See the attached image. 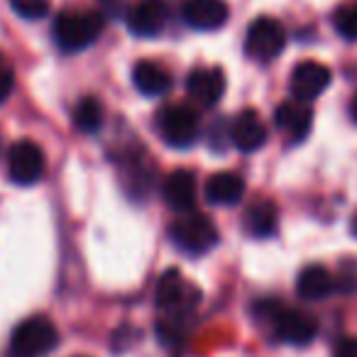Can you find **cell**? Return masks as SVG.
<instances>
[{
  "instance_id": "1",
  "label": "cell",
  "mask_w": 357,
  "mask_h": 357,
  "mask_svg": "<svg viewBox=\"0 0 357 357\" xmlns=\"http://www.w3.org/2000/svg\"><path fill=\"white\" fill-rule=\"evenodd\" d=\"M255 313L272 326L279 340L289 342V345H308L318 333V323L311 313L284 308L277 301H259L255 306Z\"/></svg>"
},
{
  "instance_id": "2",
  "label": "cell",
  "mask_w": 357,
  "mask_h": 357,
  "mask_svg": "<svg viewBox=\"0 0 357 357\" xmlns=\"http://www.w3.org/2000/svg\"><path fill=\"white\" fill-rule=\"evenodd\" d=\"M103 15L93 10H61L54 20V42L64 52H84L103 32Z\"/></svg>"
},
{
  "instance_id": "3",
  "label": "cell",
  "mask_w": 357,
  "mask_h": 357,
  "mask_svg": "<svg viewBox=\"0 0 357 357\" xmlns=\"http://www.w3.org/2000/svg\"><path fill=\"white\" fill-rule=\"evenodd\" d=\"M169 240L181 252L191 255V257H201V255L211 252L218 245V228L206 213L189 211V213H181L169 225Z\"/></svg>"
},
{
  "instance_id": "4",
  "label": "cell",
  "mask_w": 357,
  "mask_h": 357,
  "mask_svg": "<svg viewBox=\"0 0 357 357\" xmlns=\"http://www.w3.org/2000/svg\"><path fill=\"white\" fill-rule=\"evenodd\" d=\"M59 345V331L47 316H30L13 331V357H45Z\"/></svg>"
},
{
  "instance_id": "5",
  "label": "cell",
  "mask_w": 357,
  "mask_h": 357,
  "mask_svg": "<svg viewBox=\"0 0 357 357\" xmlns=\"http://www.w3.org/2000/svg\"><path fill=\"white\" fill-rule=\"evenodd\" d=\"M157 130L169 147L189 149L201 135V118L191 105L172 103L159 110Z\"/></svg>"
},
{
  "instance_id": "6",
  "label": "cell",
  "mask_w": 357,
  "mask_h": 357,
  "mask_svg": "<svg viewBox=\"0 0 357 357\" xmlns=\"http://www.w3.org/2000/svg\"><path fill=\"white\" fill-rule=\"evenodd\" d=\"M287 47V30L282 22L272 17H257L248 27L245 35V52L255 61H274Z\"/></svg>"
},
{
  "instance_id": "7",
  "label": "cell",
  "mask_w": 357,
  "mask_h": 357,
  "mask_svg": "<svg viewBox=\"0 0 357 357\" xmlns=\"http://www.w3.org/2000/svg\"><path fill=\"white\" fill-rule=\"evenodd\" d=\"M201 294L189 279H184L176 269L162 274L157 284V308L169 316H184L199 303Z\"/></svg>"
},
{
  "instance_id": "8",
  "label": "cell",
  "mask_w": 357,
  "mask_h": 357,
  "mask_svg": "<svg viewBox=\"0 0 357 357\" xmlns=\"http://www.w3.org/2000/svg\"><path fill=\"white\" fill-rule=\"evenodd\" d=\"M45 152L32 139H20L8 152V174L17 186H32L45 176Z\"/></svg>"
},
{
  "instance_id": "9",
  "label": "cell",
  "mask_w": 357,
  "mask_h": 357,
  "mask_svg": "<svg viewBox=\"0 0 357 357\" xmlns=\"http://www.w3.org/2000/svg\"><path fill=\"white\" fill-rule=\"evenodd\" d=\"M333 81V74L326 64L321 61H301L294 66L291 79H289V91H291L294 100L298 103H311L318 96L328 91Z\"/></svg>"
},
{
  "instance_id": "10",
  "label": "cell",
  "mask_w": 357,
  "mask_h": 357,
  "mask_svg": "<svg viewBox=\"0 0 357 357\" xmlns=\"http://www.w3.org/2000/svg\"><path fill=\"white\" fill-rule=\"evenodd\" d=\"M164 204L174 211V213H189L196 206V196H199V181L191 169H174L162 186Z\"/></svg>"
},
{
  "instance_id": "11",
  "label": "cell",
  "mask_w": 357,
  "mask_h": 357,
  "mask_svg": "<svg viewBox=\"0 0 357 357\" xmlns=\"http://www.w3.org/2000/svg\"><path fill=\"white\" fill-rule=\"evenodd\" d=\"M189 96L204 108H213L225 93V74L218 66H196L186 79Z\"/></svg>"
},
{
  "instance_id": "12",
  "label": "cell",
  "mask_w": 357,
  "mask_h": 357,
  "mask_svg": "<svg viewBox=\"0 0 357 357\" xmlns=\"http://www.w3.org/2000/svg\"><path fill=\"white\" fill-rule=\"evenodd\" d=\"M230 142L243 154H252L264 147V142H267V125L262 123L257 110L245 108L243 113H238V118L230 125Z\"/></svg>"
},
{
  "instance_id": "13",
  "label": "cell",
  "mask_w": 357,
  "mask_h": 357,
  "mask_svg": "<svg viewBox=\"0 0 357 357\" xmlns=\"http://www.w3.org/2000/svg\"><path fill=\"white\" fill-rule=\"evenodd\" d=\"M181 15L189 27L199 32H215L228 22V6L223 0H186Z\"/></svg>"
},
{
  "instance_id": "14",
  "label": "cell",
  "mask_w": 357,
  "mask_h": 357,
  "mask_svg": "<svg viewBox=\"0 0 357 357\" xmlns=\"http://www.w3.org/2000/svg\"><path fill=\"white\" fill-rule=\"evenodd\" d=\"M169 10L162 0H139L128 13V30L135 37H157L167 27Z\"/></svg>"
},
{
  "instance_id": "15",
  "label": "cell",
  "mask_w": 357,
  "mask_h": 357,
  "mask_svg": "<svg viewBox=\"0 0 357 357\" xmlns=\"http://www.w3.org/2000/svg\"><path fill=\"white\" fill-rule=\"evenodd\" d=\"M274 125H277L282 132H287L294 144L303 142L313 128L311 105L298 103V100H287V103L277 105V110H274Z\"/></svg>"
},
{
  "instance_id": "16",
  "label": "cell",
  "mask_w": 357,
  "mask_h": 357,
  "mask_svg": "<svg viewBox=\"0 0 357 357\" xmlns=\"http://www.w3.org/2000/svg\"><path fill=\"white\" fill-rule=\"evenodd\" d=\"M132 84L147 98H159V96H167L172 91V76L157 61H137L132 69Z\"/></svg>"
},
{
  "instance_id": "17",
  "label": "cell",
  "mask_w": 357,
  "mask_h": 357,
  "mask_svg": "<svg viewBox=\"0 0 357 357\" xmlns=\"http://www.w3.org/2000/svg\"><path fill=\"white\" fill-rule=\"evenodd\" d=\"M204 194L213 206H235L245 194V181L235 172H218L206 178Z\"/></svg>"
},
{
  "instance_id": "18",
  "label": "cell",
  "mask_w": 357,
  "mask_h": 357,
  "mask_svg": "<svg viewBox=\"0 0 357 357\" xmlns=\"http://www.w3.org/2000/svg\"><path fill=\"white\" fill-rule=\"evenodd\" d=\"M279 225V208L274 201L257 199L245 211V230L252 238H272Z\"/></svg>"
},
{
  "instance_id": "19",
  "label": "cell",
  "mask_w": 357,
  "mask_h": 357,
  "mask_svg": "<svg viewBox=\"0 0 357 357\" xmlns=\"http://www.w3.org/2000/svg\"><path fill=\"white\" fill-rule=\"evenodd\" d=\"M333 289H335V282L323 264H308L296 279V294L303 301H321V298L331 296Z\"/></svg>"
},
{
  "instance_id": "20",
  "label": "cell",
  "mask_w": 357,
  "mask_h": 357,
  "mask_svg": "<svg viewBox=\"0 0 357 357\" xmlns=\"http://www.w3.org/2000/svg\"><path fill=\"white\" fill-rule=\"evenodd\" d=\"M103 120H105V113H103V105H100L98 98H81L74 108V125L86 135H96L100 128H103Z\"/></svg>"
},
{
  "instance_id": "21",
  "label": "cell",
  "mask_w": 357,
  "mask_h": 357,
  "mask_svg": "<svg viewBox=\"0 0 357 357\" xmlns=\"http://www.w3.org/2000/svg\"><path fill=\"white\" fill-rule=\"evenodd\" d=\"M333 30L347 42L357 40V0H347L333 13Z\"/></svg>"
},
{
  "instance_id": "22",
  "label": "cell",
  "mask_w": 357,
  "mask_h": 357,
  "mask_svg": "<svg viewBox=\"0 0 357 357\" xmlns=\"http://www.w3.org/2000/svg\"><path fill=\"white\" fill-rule=\"evenodd\" d=\"M13 13L22 17V20H42L50 15V0H10Z\"/></svg>"
},
{
  "instance_id": "23",
  "label": "cell",
  "mask_w": 357,
  "mask_h": 357,
  "mask_svg": "<svg viewBox=\"0 0 357 357\" xmlns=\"http://www.w3.org/2000/svg\"><path fill=\"white\" fill-rule=\"evenodd\" d=\"M13 89H15V71H13L10 61L0 54V105L10 98Z\"/></svg>"
},
{
  "instance_id": "24",
  "label": "cell",
  "mask_w": 357,
  "mask_h": 357,
  "mask_svg": "<svg viewBox=\"0 0 357 357\" xmlns=\"http://www.w3.org/2000/svg\"><path fill=\"white\" fill-rule=\"evenodd\" d=\"M333 357H357V337H342L333 350Z\"/></svg>"
},
{
  "instance_id": "25",
  "label": "cell",
  "mask_w": 357,
  "mask_h": 357,
  "mask_svg": "<svg viewBox=\"0 0 357 357\" xmlns=\"http://www.w3.org/2000/svg\"><path fill=\"white\" fill-rule=\"evenodd\" d=\"M350 115H352V120L357 123V93H355V98H352V103H350Z\"/></svg>"
},
{
  "instance_id": "26",
  "label": "cell",
  "mask_w": 357,
  "mask_h": 357,
  "mask_svg": "<svg viewBox=\"0 0 357 357\" xmlns=\"http://www.w3.org/2000/svg\"><path fill=\"white\" fill-rule=\"evenodd\" d=\"M352 235H355V238H357V218L352 220Z\"/></svg>"
}]
</instances>
